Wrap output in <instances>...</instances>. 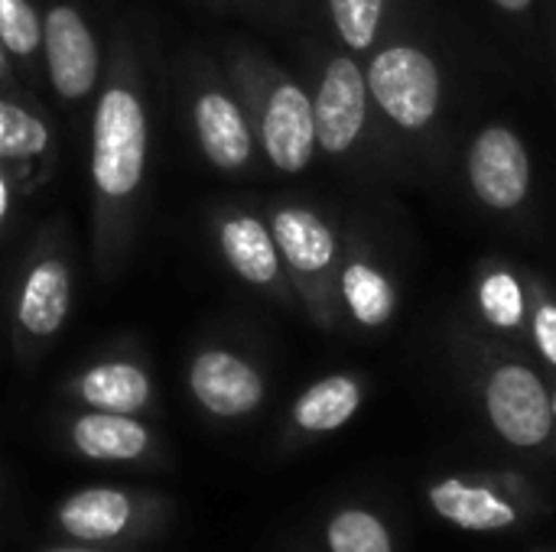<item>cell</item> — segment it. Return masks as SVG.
Masks as SVG:
<instances>
[{
    "label": "cell",
    "instance_id": "3",
    "mask_svg": "<svg viewBox=\"0 0 556 552\" xmlns=\"http://www.w3.org/2000/svg\"><path fill=\"white\" fill-rule=\"evenodd\" d=\"M241 88L251 107L248 120L261 137L264 156L280 172H303L316 153V117L313 98L290 78H261V72L244 68Z\"/></svg>",
    "mask_w": 556,
    "mask_h": 552
},
{
    "label": "cell",
    "instance_id": "30",
    "mask_svg": "<svg viewBox=\"0 0 556 552\" xmlns=\"http://www.w3.org/2000/svg\"><path fill=\"white\" fill-rule=\"evenodd\" d=\"M55 552H85V550H55Z\"/></svg>",
    "mask_w": 556,
    "mask_h": 552
},
{
    "label": "cell",
    "instance_id": "12",
    "mask_svg": "<svg viewBox=\"0 0 556 552\" xmlns=\"http://www.w3.org/2000/svg\"><path fill=\"white\" fill-rule=\"evenodd\" d=\"M215 238L225 264L251 286L257 290H274L280 283V251L270 234V224H264L257 215L248 211H231L215 221Z\"/></svg>",
    "mask_w": 556,
    "mask_h": 552
},
{
    "label": "cell",
    "instance_id": "27",
    "mask_svg": "<svg viewBox=\"0 0 556 552\" xmlns=\"http://www.w3.org/2000/svg\"><path fill=\"white\" fill-rule=\"evenodd\" d=\"M495 3H498V7H505V10H515V13H518V10H525L531 0H495Z\"/></svg>",
    "mask_w": 556,
    "mask_h": 552
},
{
    "label": "cell",
    "instance_id": "29",
    "mask_svg": "<svg viewBox=\"0 0 556 552\" xmlns=\"http://www.w3.org/2000/svg\"><path fill=\"white\" fill-rule=\"evenodd\" d=\"M551 403H554V420H556V390H551Z\"/></svg>",
    "mask_w": 556,
    "mask_h": 552
},
{
    "label": "cell",
    "instance_id": "2",
    "mask_svg": "<svg viewBox=\"0 0 556 552\" xmlns=\"http://www.w3.org/2000/svg\"><path fill=\"white\" fill-rule=\"evenodd\" d=\"M424 501L437 521L463 534H515L551 517V498L518 472H456L427 482Z\"/></svg>",
    "mask_w": 556,
    "mask_h": 552
},
{
    "label": "cell",
    "instance_id": "20",
    "mask_svg": "<svg viewBox=\"0 0 556 552\" xmlns=\"http://www.w3.org/2000/svg\"><path fill=\"white\" fill-rule=\"evenodd\" d=\"M329 552H397L394 534L378 511L345 508L326 527Z\"/></svg>",
    "mask_w": 556,
    "mask_h": 552
},
{
    "label": "cell",
    "instance_id": "28",
    "mask_svg": "<svg viewBox=\"0 0 556 552\" xmlns=\"http://www.w3.org/2000/svg\"><path fill=\"white\" fill-rule=\"evenodd\" d=\"M531 552H556L554 547H538V550H531Z\"/></svg>",
    "mask_w": 556,
    "mask_h": 552
},
{
    "label": "cell",
    "instance_id": "15",
    "mask_svg": "<svg viewBox=\"0 0 556 552\" xmlns=\"http://www.w3.org/2000/svg\"><path fill=\"white\" fill-rule=\"evenodd\" d=\"M78 397L104 413H137L150 400V377L134 361H101L78 377Z\"/></svg>",
    "mask_w": 556,
    "mask_h": 552
},
{
    "label": "cell",
    "instance_id": "22",
    "mask_svg": "<svg viewBox=\"0 0 556 552\" xmlns=\"http://www.w3.org/2000/svg\"><path fill=\"white\" fill-rule=\"evenodd\" d=\"M329 10H332V23L342 36V42L352 52L371 49L378 26H381L384 0H329Z\"/></svg>",
    "mask_w": 556,
    "mask_h": 552
},
{
    "label": "cell",
    "instance_id": "25",
    "mask_svg": "<svg viewBox=\"0 0 556 552\" xmlns=\"http://www.w3.org/2000/svg\"><path fill=\"white\" fill-rule=\"evenodd\" d=\"M10 211H13V176L0 166V234L10 221Z\"/></svg>",
    "mask_w": 556,
    "mask_h": 552
},
{
    "label": "cell",
    "instance_id": "5",
    "mask_svg": "<svg viewBox=\"0 0 556 552\" xmlns=\"http://www.w3.org/2000/svg\"><path fill=\"white\" fill-rule=\"evenodd\" d=\"M42 62L52 91L65 104H81L101 81L98 39L72 3H52L42 13Z\"/></svg>",
    "mask_w": 556,
    "mask_h": 552
},
{
    "label": "cell",
    "instance_id": "13",
    "mask_svg": "<svg viewBox=\"0 0 556 552\" xmlns=\"http://www.w3.org/2000/svg\"><path fill=\"white\" fill-rule=\"evenodd\" d=\"M270 234L277 241L280 260L296 280L323 277L336 260V238L326 221L300 205H283L270 218Z\"/></svg>",
    "mask_w": 556,
    "mask_h": 552
},
{
    "label": "cell",
    "instance_id": "16",
    "mask_svg": "<svg viewBox=\"0 0 556 552\" xmlns=\"http://www.w3.org/2000/svg\"><path fill=\"white\" fill-rule=\"evenodd\" d=\"M72 442L81 455L88 459H101V462H127L137 459L150 436L147 429L130 420L127 413H104L94 410L81 420H75L72 426Z\"/></svg>",
    "mask_w": 556,
    "mask_h": 552
},
{
    "label": "cell",
    "instance_id": "1",
    "mask_svg": "<svg viewBox=\"0 0 556 552\" xmlns=\"http://www.w3.org/2000/svg\"><path fill=\"white\" fill-rule=\"evenodd\" d=\"M147 153L150 120L140 75L134 52L121 42L91 114V254L101 277H111L130 247Z\"/></svg>",
    "mask_w": 556,
    "mask_h": 552
},
{
    "label": "cell",
    "instance_id": "21",
    "mask_svg": "<svg viewBox=\"0 0 556 552\" xmlns=\"http://www.w3.org/2000/svg\"><path fill=\"white\" fill-rule=\"evenodd\" d=\"M0 46L10 59L36 72L42 59V16L33 0H0Z\"/></svg>",
    "mask_w": 556,
    "mask_h": 552
},
{
    "label": "cell",
    "instance_id": "14",
    "mask_svg": "<svg viewBox=\"0 0 556 552\" xmlns=\"http://www.w3.org/2000/svg\"><path fill=\"white\" fill-rule=\"evenodd\" d=\"M49 153V120L39 111L0 94V166L13 176V182H33Z\"/></svg>",
    "mask_w": 556,
    "mask_h": 552
},
{
    "label": "cell",
    "instance_id": "18",
    "mask_svg": "<svg viewBox=\"0 0 556 552\" xmlns=\"http://www.w3.org/2000/svg\"><path fill=\"white\" fill-rule=\"evenodd\" d=\"M127 517H130V501L121 491H111V488L81 491L72 501H65V508L59 511L62 527L72 537H81V540L117 537L127 527Z\"/></svg>",
    "mask_w": 556,
    "mask_h": 552
},
{
    "label": "cell",
    "instance_id": "23",
    "mask_svg": "<svg viewBox=\"0 0 556 552\" xmlns=\"http://www.w3.org/2000/svg\"><path fill=\"white\" fill-rule=\"evenodd\" d=\"M479 306L495 329H518L525 319V296L511 273H492L479 290Z\"/></svg>",
    "mask_w": 556,
    "mask_h": 552
},
{
    "label": "cell",
    "instance_id": "19",
    "mask_svg": "<svg viewBox=\"0 0 556 552\" xmlns=\"http://www.w3.org/2000/svg\"><path fill=\"white\" fill-rule=\"evenodd\" d=\"M342 296H345V306L352 309V316L368 329H378L394 316L391 283L384 280V273H378L365 260H355L342 270Z\"/></svg>",
    "mask_w": 556,
    "mask_h": 552
},
{
    "label": "cell",
    "instance_id": "7",
    "mask_svg": "<svg viewBox=\"0 0 556 552\" xmlns=\"http://www.w3.org/2000/svg\"><path fill=\"white\" fill-rule=\"evenodd\" d=\"M72 309V267L49 241L29 257L13 299L16 332L29 342H49L62 332Z\"/></svg>",
    "mask_w": 556,
    "mask_h": 552
},
{
    "label": "cell",
    "instance_id": "26",
    "mask_svg": "<svg viewBox=\"0 0 556 552\" xmlns=\"http://www.w3.org/2000/svg\"><path fill=\"white\" fill-rule=\"evenodd\" d=\"M0 88H13V65L3 46H0Z\"/></svg>",
    "mask_w": 556,
    "mask_h": 552
},
{
    "label": "cell",
    "instance_id": "6",
    "mask_svg": "<svg viewBox=\"0 0 556 552\" xmlns=\"http://www.w3.org/2000/svg\"><path fill=\"white\" fill-rule=\"evenodd\" d=\"M365 81L384 114L407 130L430 124V117L437 114L440 72L433 59L414 46H391L375 55Z\"/></svg>",
    "mask_w": 556,
    "mask_h": 552
},
{
    "label": "cell",
    "instance_id": "24",
    "mask_svg": "<svg viewBox=\"0 0 556 552\" xmlns=\"http://www.w3.org/2000/svg\"><path fill=\"white\" fill-rule=\"evenodd\" d=\"M534 338H538V348L541 355L556 368V306H541L538 316H534Z\"/></svg>",
    "mask_w": 556,
    "mask_h": 552
},
{
    "label": "cell",
    "instance_id": "17",
    "mask_svg": "<svg viewBox=\"0 0 556 552\" xmlns=\"http://www.w3.org/2000/svg\"><path fill=\"white\" fill-rule=\"evenodd\" d=\"M362 407V387L349 374H332L313 384L293 403V423L303 433H336L342 429Z\"/></svg>",
    "mask_w": 556,
    "mask_h": 552
},
{
    "label": "cell",
    "instance_id": "9",
    "mask_svg": "<svg viewBox=\"0 0 556 552\" xmlns=\"http://www.w3.org/2000/svg\"><path fill=\"white\" fill-rule=\"evenodd\" d=\"M368 114V81L362 68L339 55L326 65L316 101H313V117H316V143L326 153H345L358 140Z\"/></svg>",
    "mask_w": 556,
    "mask_h": 552
},
{
    "label": "cell",
    "instance_id": "8",
    "mask_svg": "<svg viewBox=\"0 0 556 552\" xmlns=\"http://www.w3.org/2000/svg\"><path fill=\"white\" fill-rule=\"evenodd\" d=\"M192 127L202 156L222 169L238 172L254 156V127L244 104L218 85H205L192 98Z\"/></svg>",
    "mask_w": 556,
    "mask_h": 552
},
{
    "label": "cell",
    "instance_id": "11",
    "mask_svg": "<svg viewBox=\"0 0 556 552\" xmlns=\"http://www.w3.org/2000/svg\"><path fill=\"white\" fill-rule=\"evenodd\" d=\"M189 387H192V397L208 413L225 416V420L248 416L264 400L261 374L244 358L222 351V348H208L195 355L189 368Z\"/></svg>",
    "mask_w": 556,
    "mask_h": 552
},
{
    "label": "cell",
    "instance_id": "10",
    "mask_svg": "<svg viewBox=\"0 0 556 552\" xmlns=\"http://www.w3.org/2000/svg\"><path fill=\"white\" fill-rule=\"evenodd\" d=\"M469 179H472L476 195L485 205L508 211V208L521 205L528 195V182H531L528 150L521 146V140L511 130L492 127L472 143Z\"/></svg>",
    "mask_w": 556,
    "mask_h": 552
},
{
    "label": "cell",
    "instance_id": "4",
    "mask_svg": "<svg viewBox=\"0 0 556 552\" xmlns=\"http://www.w3.org/2000/svg\"><path fill=\"white\" fill-rule=\"evenodd\" d=\"M485 413L495 436L518 452H541L554 442L551 390L525 364H498L485 381Z\"/></svg>",
    "mask_w": 556,
    "mask_h": 552
}]
</instances>
